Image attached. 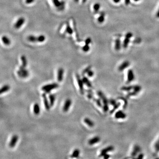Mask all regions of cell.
<instances>
[{"label":"cell","mask_w":159,"mask_h":159,"mask_svg":"<svg viewBox=\"0 0 159 159\" xmlns=\"http://www.w3.org/2000/svg\"><path fill=\"white\" fill-rule=\"evenodd\" d=\"M97 94H98V96L100 97V98L102 100L103 103V111L106 112L109 110V107H108V101L107 100L106 97L105 96V95H104V94L101 91H98Z\"/></svg>","instance_id":"1"},{"label":"cell","mask_w":159,"mask_h":159,"mask_svg":"<svg viewBox=\"0 0 159 159\" xmlns=\"http://www.w3.org/2000/svg\"><path fill=\"white\" fill-rule=\"evenodd\" d=\"M58 87L59 84L57 83H54L44 85L42 87V90L44 91L45 93H50L53 89L57 88Z\"/></svg>","instance_id":"2"},{"label":"cell","mask_w":159,"mask_h":159,"mask_svg":"<svg viewBox=\"0 0 159 159\" xmlns=\"http://www.w3.org/2000/svg\"><path fill=\"white\" fill-rule=\"evenodd\" d=\"M27 40L31 42H43L45 40V37L43 35H41L38 37L30 35L27 37Z\"/></svg>","instance_id":"3"},{"label":"cell","mask_w":159,"mask_h":159,"mask_svg":"<svg viewBox=\"0 0 159 159\" xmlns=\"http://www.w3.org/2000/svg\"><path fill=\"white\" fill-rule=\"evenodd\" d=\"M76 79L77 80V83L79 87L80 91V93L83 94L84 93V82L82 80V79H81L80 75L78 74H76Z\"/></svg>","instance_id":"4"},{"label":"cell","mask_w":159,"mask_h":159,"mask_svg":"<svg viewBox=\"0 0 159 159\" xmlns=\"http://www.w3.org/2000/svg\"><path fill=\"white\" fill-rule=\"evenodd\" d=\"M46 93H45V92L43 93L42 94V97L43 98V102H44V104L45 109L47 111H49L51 106H50V102H49V101L48 100L47 97L46 96Z\"/></svg>","instance_id":"5"},{"label":"cell","mask_w":159,"mask_h":159,"mask_svg":"<svg viewBox=\"0 0 159 159\" xmlns=\"http://www.w3.org/2000/svg\"><path fill=\"white\" fill-rule=\"evenodd\" d=\"M114 150V147L112 146H109L107 148H105L101 150L100 152V155L99 156L100 157H103L105 155L107 154V153L109 152H111Z\"/></svg>","instance_id":"6"},{"label":"cell","mask_w":159,"mask_h":159,"mask_svg":"<svg viewBox=\"0 0 159 159\" xmlns=\"http://www.w3.org/2000/svg\"><path fill=\"white\" fill-rule=\"evenodd\" d=\"M71 104H72V101L70 99H67L66 101H65L63 107V109H62L63 111L65 112H66L68 111Z\"/></svg>","instance_id":"7"},{"label":"cell","mask_w":159,"mask_h":159,"mask_svg":"<svg viewBox=\"0 0 159 159\" xmlns=\"http://www.w3.org/2000/svg\"><path fill=\"white\" fill-rule=\"evenodd\" d=\"M18 140V136L16 135H14L11 137V140L10 141L9 146L11 148H13L16 145L17 141Z\"/></svg>","instance_id":"8"},{"label":"cell","mask_w":159,"mask_h":159,"mask_svg":"<svg viewBox=\"0 0 159 159\" xmlns=\"http://www.w3.org/2000/svg\"><path fill=\"white\" fill-rule=\"evenodd\" d=\"M25 21V19L23 17H21L17 21V22L15 24L14 27L16 29H19L24 23Z\"/></svg>","instance_id":"9"},{"label":"cell","mask_w":159,"mask_h":159,"mask_svg":"<svg viewBox=\"0 0 159 159\" xmlns=\"http://www.w3.org/2000/svg\"><path fill=\"white\" fill-rule=\"evenodd\" d=\"M128 79L127 83H129L134 79V75L133 71L132 69H129L128 72Z\"/></svg>","instance_id":"10"},{"label":"cell","mask_w":159,"mask_h":159,"mask_svg":"<svg viewBox=\"0 0 159 159\" xmlns=\"http://www.w3.org/2000/svg\"><path fill=\"white\" fill-rule=\"evenodd\" d=\"M64 71L62 68H60L58 69L57 71V79L58 81L61 82L63 78V74Z\"/></svg>","instance_id":"11"},{"label":"cell","mask_w":159,"mask_h":159,"mask_svg":"<svg viewBox=\"0 0 159 159\" xmlns=\"http://www.w3.org/2000/svg\"><path fill=\"white\" fill-rule=\"evenodd\" d=\"M100 141V137L98 136H95L93 138L90 139L89 141V144L90 145H93L96 143L99 142Z\"/></svg>","instance_id":"12"},{"label":"cell","mask_w":159,"mask_h":159,"mask_svg":"<svg viewBox=\"0 0 159 159\" xmlns=\"http://www.w3.org/2000/svg\"><path fill=\"white\" fill-rule=\"evenodd\" d=\"M126 114L122 111H119L117 112L115 114V117L116 118H126Z\"/></svg>","instance_id":"13"},{"label":"cell","mask_w":159,"mask_h":159,"mask_svg":"<svg viewBox=\"0 0 159 159\" xmlns=\"http://www.w3.org/2000/svg\"><path fill=\"white\" fill-rule=\"evenodd\" d=\"M130 62L128 61H125L123 62V63L118 68V70L120 71H122L125 68H126L128 66H130Z\"/></svg>","instance_id":"14"},{"label":"cell","mask_w":159,"mask_h":159,"mask_svg":"<svg viewBox=\"0 0 159 159\" xmlns=\"http://www.w3.org/2000/svg\"><path fill=\"white\" fill-rule=\"evenodd\" d=\"M49 98L50 100V103L51 107H53L55 104V95L54 94H50L49 95Z\"/></svg>","instance_id":"15"},{"label":"cell","mask_w":159,"mask_h":159,"mask_svg":"<svg viewBox=\"0 0 159 159\" xmlns=\"http://www.w3.org/2000/svg\"><path fill=\"white\" fill-rule=\"evenodd\" d=\"M33 111H34V114H35V115H38L40 113V108L39 105L38 103H36L34 104V107H33Z\"/></svg>","instance_id":"16"},{"label":"cell","mask_w":159,"mask_h":159,"mask_svg":"<svg viewBox=\"0 0 159 159\" xmlns=\"http://www.w3.org/2000/svg\"><path fill=\"white\" fill-rule=\"evenodd\" d=\"M82 80L84 82V84H85L88 87L90 88L92 87V84H91V82L89 80L87 77L85 76H83V77L82 78Z\"/></svg>","instance_id":"17"},{"label":"cell","mask_w":159,"mask_h":159,"mask_svg":"<svg viewBox=\"0 0 159 159\" xmlns=\"http://www.w3.org/2000/svg\"><path fill=\"white\" fill-rule=\"evenodd\" d=\"M140 150H141L140 147L136 145V146H134V149H133L132 154H131L132 157H135L136 154H137V153H138L140 151Z\"/></svg>","instance_id":"18"},{"label":"cell","mask_w":159,"mask_h":159,"mask_svg":"<svg viewBox=\"0 0 159 159\" xmlns=\"http://www.w3.org/2000/svg\"><path fill=\"white\" fill-rule=\"evenodd\" d=\"M84 123L86 124L87 125H89L90 127H92L94 126V123L93 121L91 120L90 118H86L84 119Z\"/></svg>","instance_id":"19"},{"label":"cell","mask_w":159,"mask_h":159,"mask_svg":"<svg viewBox=\"0 0 159 159\" xmlns=\"http://www.w3.org/2000/svg\"><path fill=\"white\" fill-rule=\"evenodd\" d=\"M73 27H74V30L75 32V34H76V36L77 39V41L78 42H80L81 41L80 38L79 36V34L78 32V31H77V26H76V24L75 23V21H73Z\"/></svg>","instance_id":"20"},{"label":"cell","mask_w":159,"mask_h":159,"mask_svg":"<svg viewBox=\"0 0 159 159\" xmlns=\"http://www.w3.org/2000/svg\"><path fill=\"white\" fill-rule=\"evenodd\" d=\"M10 89V87L9 86V85L6 84L0 89V94H2L3 93H5L6 91H9V89Z\"/></svg>","instance_id":"21"},{"label":"cell","mask_w":159,"mask_h":159,"mask_svg":"<svg viewBox=\"0 0 159 159\" xmlns=\"http://www.w3.org/2000/svg\"><path fill=\"white\" fill-rule=\"evenodd\" d=\"M68 33V34H72L73 33V30L72 28L70 27L69 24L68 22L67 23L66 29L65 32V33Z\"/></svg>","instance_id":"22"},{"label":"cell","mask_w":159,"mask_h":159,"mask_svg":"<svg viewBox=\"0 0 159 159\" xmlns=\"http://www.w3.org/2000/svg\"><path fill=\"white\" fill-rule=\"evenodd\" d=\"M80 151L78 149H76L73 151V153L71 155V158H77L79 156Z\"/></svg>","instance_id":"23"},{"label":"cell","mask_w":159,"mask_h":159,"mask_svg":"<svg viewBox=\"0 0 159 159\" xmlns=\"http://www.w3.org/2000/svg\"><path fill=\"white\" fill-rule=\"evenodd\" d=\"M2 41L3 42V43L6 45H9L11 43V41L10 40V39H9L8 37H7L6 36H3L2 37Z\"/></svg>","instance_id":"24"},{"label":"cell","mask_w":159,"mask_h":159,"mask_svg":"<svg viewBox=\"0 0 159 159\" xmlns=\"http://www.w3.org/2000/svg\"><path fill=\"white\" fill-rule=\"evenodd\" d=\"M21 60L22 62V66H23L24 67H26L27 66V58L25 57V56L22 55L21 57Z\"/></svg>","instance_id":"25"},{"label":"cell","mask_w":159,"mask_h":159,"mask_svg":"<svg viewBox=\"0 0 159 159\" xmlns=\"http://www.w3.org/2000/svg\"><path fill=\"white\" fill-rule=\"evenodd\" d=\"M121 48V41L119 39H117L115 41V49L116 50H119Z\"/></svg>","instance_id":"26"},{"label":"cell","mask_w":159,"mask_h":159,"mask_svg":"<svg viewBox=\"0 0 159 159\" xmlns=\"http://www.w3.org/2000/svg\"><path fill=\"white\" fill-rule=\"evenodd\" d=\"M17 75H18L20 77H21V78H26L29 76L27 74H25L24 73H23L20 70H19L17 71Z\"/></svg>","instance_id":"27"},{"label":"cell","mask_w":159,"mask_h":159,"mask_svg":"<svg viewBox=\"0 0 159 159\" xmlns=\"http://www.w3.org/2000/svg\"><path fill=\"white\" fill-rule=\"evenodd\" d=\"M105 13L104 12H101L100 16L99 17L98 19V21L99 23H102L104 21Z\"/></svg>","instance_id":"28"},{"label":"cell","mask_w":159,"mask_h":159,"mask_svg":"<svg viewBox=\"0 0 159 159\" xmlns=\"http://www.w3.org/2000/svg\"><path fill=\"white\" fill-rule=\"evenodd\" d=\"M53 2L56 7H60L62 5H63V2H61L58 0H53Z\"/></svg>","instance_id":"29"},{"label":"cell","mask_w":159,"mask_h":159,"mask_svg":"<svg viewBox=\"0 0 159 159\" xmlns=\"http://www.w3.org/2000/svg\"><path fill=\"white\" fill-rule=\"evenodd\" d=\"M130 42V39H128L127 38H125L124 41L123 42V47L124 48H126L127 47L128 45Z\"/></svg>","instance_id":"30"},{"label":"cell","mask_w":159,"mask_h":159,"mask_svg":"<svg viewBox=\"0 0 159 159\" xmlns=\"http://www.w3.org/2000/svg\"><path fill=\"white\" fill-rule=\"evenodd\" d=\"M120 103L118 102V103H117L115 105H114V107H113V108L112 109V110H111V111H110L111 114H112V113L114 112V111H115L116 110V109H118V107H119V106H120Z\"/></svg>","instance_id":"31"},{"label":"cell","mask_w":159,"mask_h":159,"mask_svg":"<svg viewBox=\"0 0 159 159\" xmlns=\"http://www.w3.org/2000/svg\"><path fill=\"white\" fill-rule=\"evenodd\" d=\"M134 86H124L123 87L121 88V90H124V91H129L131 90L132 89H133Z\"/></svg>","instance_id":"32"},{"label":"cell","mask_w":159,"mask_h":159,"mask_svg":"<svg viewBox=\"0 0 159 159\" xmlns=\"http://www.w3.org/2000/svg\"><path fill=\"white\" fill-rule=\"evenodd\" d=\"M100 4L99 3H96L93 6V8H94V11H95V12H97V11H98L100 9Z\"/></svg>","instance_id":"33"},{"label":"cell","mask_w":159,"mask_h":159,"mask_svg":"<svg viewBox=\"0 0 159 159\" xmlns=\"http://www.w3.org/2000/svg\"><path fill=\"white\" fill-rule=\"evenodd\" d=\"M97 104V105H98V107H102V104H101V101H100V100L99 99H97V98H93V99H92Z\"/></svg>","instance_id":"34"},{"label":"cell","mask_w":159,"mask_h":159,"mask_svg":"<svg viewBox=\"0 0 159 159\" xmlns=\"http://www.w3.org/2000/svg\"><path fill=\"white\" fill-rule=\"evenodd\" d=\"M133 89L137 93H139V91H141V87L139 85H135V86H134Z\"/></svg>","instance_id":"35"},{"label":"cell","mask_w":159,"mask_h":159,"mask_svg":"<svg viewBox=\"0 0 159 159\" xmlns=\"http://www.w3.org/2000/svg\"><path fill=\"white\" fill-rule=\"evenodd\" d=\"M91 66H89L88 67H87L86 68H85L84 70H83V71L82 72V75L84 76V75L86 74L87 73H88L89 71L90 70H91Z\"/></svg>","instance_id":"36"},{"label":"cell","mask_w":159,"mask_h":159,"mask_svg":"<svg viewBox=\"0 0 159 159\" xmlns=\"http://www.w3.org/2000/svg\"><path fill=\"white\" fill-rule=\"evenodd\" d=\"M89 49H90V47L89 46V45H87V44H85V45H84L82 48V50L84 52H88L89 50Z\"/></svg>","instance_id":"37"},{"label":"cell","mask_w":159,"mask_h":159,"mask_svg":"<svg viewBox=\"0 0 159 159\" xmlns=\"http://www.w3.org/2000/svg\"><path fill=\"white\" fill-rule=\"evenodd\" d=\"M137 93H137L135 91H134L132 92L129 93V94L127 95V97H130V96H134V95H136Z\"/></svg>","instance_id":"38"},{"label":"cell","mask_w":159,"mask_h":159,"mask_svg":"<svg viewBox=\"0 0 159 159\" xmlns=\"http://www.w3.org/2000/svg\"><path fill=\"white\" fill-rule=\"evenodd\" d=\"M87 74H88V76L89 77H93V75L94 74V73L93 72V71L90 70L89 71L88 73H87Z\"/></svg>","instance_id":"39"},{"label":"cell","mask_w":159,"mask_h":159,"mask_svg":"<svg viewBox=\"0 0 159 159\" xmlns=\"http://www.w3.org/2000/svg\"><path fill=\"white\" fill-rule=\"evenodd\" d=\"M110 104H111L112 105H113V106H114V105H115L116 104V101L115 100H113V99H111L110 100Z\"/></svg>","instance_id":"40"},{"label":"cell","mask_w":159,"mask_h":159,"mask_svg":"<svg viewBox=\"0 0 159 159\" xmlns=\"http://www.w3.org/2000/svg\"><path fill=\"white\" fill-rule=\"evenodd\" d=\"M91 39L90 38H88L85 41V44H87V45H89L90 43H91Z\"/></svg>","instance_id":"41"},{"label":"cell","mask_w":159,"mask_h":159,"mask_svg":"<svg viewBox=\"0 0 159 159\" xmlns=\"http://www.w3.org/2000/svg\"><path fill=\"white\" fill-rule=\"evenodd\" d=\"M87 97L89 99H93L94 97H93V94H90V93H88L87 95Z\"/></svg>","instance_id":"42"},{"label":"cell","mask_w":159,"mask_h":159,"mask_svg":"<svg viewBox=\"0 0 159 159\" xmlns=\"http://www.w3.org/2000/svg\"><path fill=\"white\" fill-rule=\"evenodd\" d=\"M132 36H133V34H132L131 33H128L127 34H126L125 35V38H128V39H130V38L132 37Z\"/></svg>","instance_id":"43"},{"label":"cell","mask_w":159,"mask_h":159,"mask_svg":"<svg viewBox=\"0 0 159 159\" xmlns=\"http://www.w3.org/2000/svg\"><path fill=\"white\" fill-rule=\"evenodd\" d=\"M34 0H26V3L27 4H30L31 3L33 2Z\"/></svg>","instance_id":"44"},{"label":"cell","mask_w":159,"mask_h":159,"mask_svg":"<svg viewBox=\"0 0 159 159\" xmlns=\"http://www.w3.org/2000/svg\"><path fill=\"white\" fill-rule=\"evenodd\" d=\"M159 146V139L158 140V141H157V142L156 143H155V148H157V147H158V146Z\"/></svg>","instance_id":"45"},{"label":"cell","mask_w":159,"mask_h":159,"mask_svg":"<svg viewBox=\"0 0 159 159\" xmlns=\"http://www.w3.org/2000/svg\"><path fill=\"white\" fill-rule=\"evenodd\" d=\"M144 154H142V153H141L137 157V158L138 159H142L144 157Z\"/></svg>","instance_id":"46"},{"label":"cell","mask_w":159,"mask_h":159,"mask_svg":"<svg viewBox=\"0 0 159 159\" xmlns=\"http://www.w3.org/2000/svg\"><path fill=\"white\" fill-rule=\"evenodd\" d=\"M110 156L109 155L107 154H106L104 156H103V157H104V158L105 159H108L109 158H110Z\"/></svg>","instance_id":"47"},{"label":"cell","mask_w":159,"mask_h":159,"mask_svg":"<svg viewBox=\"0 0 159 159\" xmlns=\"http://www.w3.org/2000/svg\"><path fill=\"white\" fill-rule=\"evenodd\" d=\"M86 91L88 93H90V94H94L93 93V91H92V90H91L90 89H88L86 90Z\"/></svg>","instance_id":"48"},{"label":"cell","mask_w":159,"mask_h":159,"mask_svg":"<svg viewBox=\"0 0 159 159\" xmlns=\"http://www.w3.org/2000/svg\"><path fill=\"white\" fill-rule=\"evenodd\" d=\"M130 0H125V5H128L130 4Z\"/></svg>","instance_id":"49"},{"label":"cell","mask_w":159,"mask_h":159,"mask_svg":"<svg viewBox=\"0 0 159 159\" xmlns=\"http://www.w3.org/2000/svg\"><path fill=\"white\" fill-rule=\"evenodd\" d=\"M113 0L114 1V2L116 3L119 2L121 1V0Z\"/></svg>","instance_id":"50"},{"label":"cell","mask_w":159,"mask_h":159,"mask_svg":"<svg viewBox=\"0 0 159 159\" xmlns=\"http://www.w3.org/2000/svg\"><path fill=\"white\" fill-rule=\"evenodd\" d=\"M156 152L157 153V152H159V146L158 147H157V148H156Z\"/></svg>","instance_id":"51"},{"label":"cell","mask_w":159,"mask_h":159,"mask_svg":"<svg viewBox=\"0 0 159 159\" xmlns=\"http://www.w3.org/2000/svg\"><path fill=\"white\" fill-rule=\"evenodd\" d=\"M157 16L158 18H159V9L158 11H157Z\"/></svg>","instance_id":"52"},{"label":"cell","mask_w":159,"mask_h":159,"mask_svg":"<svg viewBox=\"0 0 159 159\" xmlns=\"http://www.w3.org/2000/svg\"><path fill=\"white\" fill-rule=\"evenodd\" d=\"M87 0H83V1H82V2H83V3H85L86 1Z\"/></svg>","instance_id":"53"},{"label":"cell","mask_w":159,"mask_h":159,"mask_svg":"<svg viewBox=\"0 0 159 159\" xmlns=\"http://www.w3.org/2000/svg\"><path fill=\"white\" fill-rule=\"evenodd\" d=\"M74 0L76 2H78V1H79V0Z\"/></svg>","instance_id":"54"},{"label":"cell","mask_w":159,"mask_h":159,"mask_svg":"<svg viewBox=\"0 0 159 159\" xmlns=\"http://www.w3.org/2000/svg\"><path fill=\"white\" fill-rule=\"evenodd\" d=\"M139 0H134V1H138Z\"/></svg>","instance_id":"55"}]
</instances>
